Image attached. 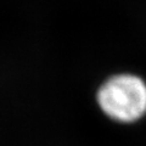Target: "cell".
I'll use <instances>...</instances> for the list:
<instances>
[{
  "instance_id": "obj_1",
  "label": "cell",
  "mask_w": 146,
  "mask_h": 146,
  "mask_svg": "<svg viewBox=\"0 0 146 146\" xmlns=\"http://www.w3.org/2000/svg\"><path fill=\"white\" fill-rule=\"evenodd\" d=\"M94 100L107 121L135 125L146 118V79L129 71L112 73L98 85Z\"/></svg>"
}]
</instances>
